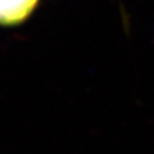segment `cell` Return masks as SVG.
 I'll use <instances>...</instances> for the list:
<instances>
[{"instance_id": "6da1fadb", "label": "cell", "mask_w": 154, "mask_h": 154, "mask_svg": "<svg viewBox=\"0 0 154 154\" xmlns=\"http://www.w3.org/2000/svg\"><path fill=\"white\" fill-rule=\"evenodd\" d=\"M38 0H0V25L16 26L35 11Z\"/></svg>"}]
</instances>
